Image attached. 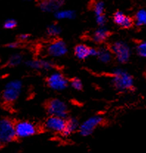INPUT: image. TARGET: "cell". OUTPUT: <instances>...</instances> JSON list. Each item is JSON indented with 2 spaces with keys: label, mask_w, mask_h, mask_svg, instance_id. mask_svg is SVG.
<instances>
[{
  "label": "cell",
  "mask_w": 146,
  "mask_h": 153,
  "mask_svg": "<svg viewBox=\"0 0 146 153\" xmlns=\"http://www.w3.org/2000/svg\"><path fill=\"white\" fill-rule=\"evenodd\" d=\"M112 84L119 91H133L135 89L131 75L122 69H116L112 73Z\"/></svg>",
  "instance_id": "1"
},
{
  "label": "cell",
  "mask_w": 146,
  "mask_h": 153,
  "mask_svg": "<svg viewBox=\"0 0 146 153\" xmlns=\"http://www.w3.org/2000/svg\"><path fill=\"white\" fill-rule=\"evenodd\" d=\"M22 87V82L18 79L7 82L2 92V98L4 102L11 104L16 101L21 94Z\"/></svg>",
  "instance_id": "2"
},
{
  "label": "cell",
  "mask_w": 146,
  "mask_h": 153,
  "mask_svg": "<svg viewBox=\"0 0 146 153\" xmlns=\"http://www.w3.org/2000/svg\"><path fill=\"white\" fill-rule=\"evenodd\" d=\"M111 52L119 63L126 64L129 62L131 51L129 46L122 41L114 42L111 45Z\"/></svg>",
  "instance_id": "3"
},
{
  "label": "cell",
  "mask_w": 146,
  "mask_h": 153,
  "mask_svg": "<svg viewBox=\"0 0 146 153\" xmlns=\"http://www.w3.org/2000/svg\"><path fill=\"white\" fill-rule=\"evenodd\" d=\"M15 138L14 123L8 118L0 119V143L1 144L8 143Z\"/></svg>",
  "instance_id": "4"
},
{
  "label": "cell",
  "mask_w": 146,
  "mask_h": 153,
  "mask_svg": "<svg viewBox=\"0 0 146 153\" xmlns=\"http://www.w3.org/2000/svg\"><path fill=\"white\" fill-rule=\"evenodd\" d=\"M46 112L49 115L66 118L68 116V107L66 103L59 98L49 100L46 105Z\"/></svg>",
  "instance_id": "5"
},
{
  "label": "cell",
  "mask_w": 146,
  "mask_h": 153,
  "mask_svg": "<svg viewBox=\"0 0 146 153\" xmlns=\"http://www.w3.org/2000/svg\"><path fill=\"white\" fill-rule=\"evenodd\" d=\"M15 131L16 138H26L35 135L38 132V128L30 121H21L15 124Z\"/></svg>",
  "instance_id": "6"
},
{
  "label": "cell",
  "mask_w": 146,
  "mask_h": 153,
  "mask_svg": "<svg viewBox=\"0 0 146 153\" xmlns=\"http://www.w3.org/2000/svg\"><path fill=\"white\" fill-rule=\"evenodd\" d=\"M102 121H103V118L100 115L90 117L86 121H83L81 124H80L78 129L79 133L83 137L89 136L94 132L96 128L102 124Z\"/></svg>",
  "instance_id": "7"
},
{
  "label": "cell",
  "mask_w": 146,
  "mask_h": 153,
  "mask_svg": "<svg viewBox=\"0 0 146 153\" xmlns=\"http://www.w3.org/2000/svg\"><path fill=\"white\" fill-rule=\"evenodd\" d=\"M46 84L52 90L62 91L68 87L69 82L62 73L55 72L46 78Z\"/></svg>",
  "instance_id": "8"
},
{
  "label": "cell",
  "mask_w": 146,
  "mask_h": 153,
  "mask_svg": "<svg viewBox=\"0 0 146 153\" xmlns=\"http://www.w3.org/2000/svg\"><path fill=\"white\" fill-rule=\"evenodd\" d=\"M48 55L53 58L63 57L67 53L68 48L63 40L57 39L51 42L46 48Z\"/></svg>",
  "instance_id": "9"
},
{
  "label": "cell",
  "mask_w": 146,
  "mask_h": 153,
  "mask_svg": "<svg viewBox=\"0 0 146 153\" xmlns=\"http://www.w3.org/2000/svg\"><path fill=\"white\" fill-rule=\"evenodd\" d=\"M66 118L50 115L45 121L44 127L51 132L61 134L66 126Z\"/></svg>",
  "instance_id": "10"
},
{
  "label": "cell",
  "mask_w": 146,
  "mask_h": 153,
  "mask_svg": "<svg viewBox=\"0 0 146 153\" xmlns=\"http://www.w3.org/2000/svg\"><path fill=\"white\" fill-rule=\"evenodd\" d=\"M97 53V49L88 47L83 44L76 45L74 48V55L79 60H85L92 56L96 57Z\"/></svg>",
  "instance_id": "11"
},
{
  "label": "cell",
  "mask_w": 146,
  "mask_h": 153,
  "mask_svg": "<svg viewBox=\"0 0 146 153\" xmlns=\"http://www.w3.org/2000/svg\"><path fill=\"white\" fill-rule=\"evenodd\" d=\"M26 66L28 68L35 70H49L54 68V64L49 60L44 59H30L25 62Z\"/></svg>",
  "instance_id": "12"
},
{
  "label": "cell",
  "mask_w": 146,
  "mask_h": 153,
  "mask_svg": "<svg viewBox=\"0 0 146 153\" xmlns=\"http://www.w3.org/2000/svg\"><path fill=\"white\" fill-rule=\"evenodd\" d=\"M113 21L118 27L123 29H130L134 25L133 19L121 11H117L113 16Z\"/></svg>",
  "instance_id": "13"
},
{
  "label": "cell",
  "mask_w": 146,
  "mask_h": 153,
  "mask_svg": "<svg viewBox=\"0 0 146 153\" xmlns=\"http://www.w3.org/2000/svg\"><path fill=\"white\" fill-rule=\"evenodd\" d=\"M65 0H41L39 7L45 13H55L60 10Z\"/></svg>",
  "instance_id": "14"
},
{
  "label": "cell",
  "mask_w": 146,
  "mask_h": 153,
  "mask_svg": "<svg viewBox=\"0 0 146 153\" xmlns=\"http://www.w3.org/2000/svg\"><path fill=\"white\" fill-rule=\"evenodd\" d=\"M110 36V32L105 26H99L92 35V40L97 44H102L106 41Z\"/></svg>",
  "instance_id": "15"
},
{
  "label": "cell",
  "mask_w": 146,
  "mask_h": 153,
  "mask_svg": "<svg viewBox=\"0 0 146 153\" xmlns=\"http://www.w3.org/2000/svg\"><path fill=\"white\" fill-rule=\"evenodd\" d=\"M79 126H80V124L77 118H69L66 121V126L61 135L64 137L70 136L74 132L78 130Z\"/></svg>",
  "instance_id": "16"
},
{
  "label": "cell",
  "mask_w": 146,
  "mask_h": 153,
  "mask_svg": "<svg viewBox=\"0 0 146 153\" xmlns=\"http://www.w3.org/2000/svg\"><path fill=\"white\" fill-rule=\"evenodd\" d=\"M96 57L99 62L103 64L109 63L112 58V53L107 48H99L97 49V53Z\"/></svg>",
  "instance_id": "17"
},
{
  "label": "cell",
  "mask_w": 146,
  "mask_h": 153,
  "mask_svg": "<svg viewBox=\"0 0 146 153\" xmlns=\"http://www.w3.org/2000/svg\"><path fill=\"white\" fill-rule=\"evenodd\" d=\"M54 16L58 20L73 19L75 18L76 13L72 10H58L54 13Z\"/></svg>",
  "instance_id": "18"
},
{
  "label": "cell",
  "mask_w": 146,
  "mask_h": 153,
  "mask_svg": "<svg viewBox=\"0 0 146 153\" xmlns=\"http://www.w3.org/2000/svg\"><path fill=\"white\" fill-rule=\"evenodd\" d=\"M134 24L136 26H145L146 25V10H139L135 14Z\"/></svg>",
  "instance_id": "19"
},
{
  "label": "cell",
  "mask_w": 146,
  "mask_h": 153,
  "mask_svg": "<svg viewBox=\"0 0 146 153\" xmlns=\"http://www.w3.org/2000/svg\"><path fill=\"white\" fill-rule=\"evenodd\" d=\"M23 61V56L20 53L13 54L9 58L7 61V65L10 68H14V67L18 66L21 65V63Z\"/></svg>",
  "instance_id": "20"
},
{
  "label": "cell",
  "mask_w": 146,
  "mask_h": 153,
  "mask_svg": "<svg viewBox=\"0 0 146 153\" xmlns=\"http://www.w3.org/2000/svg\"><path fill=\"white\" fill-rule=\"evenodd\" d=\"M61 29L60 26L57 24H51L46 28V33L51 37H56L60 35Z\"/></svg>",
  "instance_id": "21"
},
{
  "label": "cell",
  "mask_w": 146,
  "mask_h": 153,
  "mask_svg": "<svg viewBox=\"0 0 146 153\" xmlns=\"http://www.w3.org/2000/svg\"><path fill=\"white\" fill-rule=\"evenodd\" d=\"M104 10H105V4L102 1H96L93 6V11L96 16L104 15Z\"/></svg>",
  "instance_id": "22"
},
{
  "label": "cell",
  "mask_w": 146,
  "mask_h": 153,
  "mask_svg": "<svg viewBox=\"0 0 146 153\" xmlns=\"http://www.w3.org/2000/svg\"><path fill=\"white\" fill-rule=\"evenodd\" d=\"M136 51L139 56L146 59V41L136 42Z\"/></svg>",
  "instance_id": "23"
},
{
  "label": "cell",
  "mask_w": 146,
  "mask_h": 153,
  "mask_svg": "<svg viewBox=\"0 0 146 153\" xmlns=\"http://www.w3.org/2000/svg\"><path fill=\"white\" fill-rule=\"evenodd\" d=\"M70 85L74 90H77V91H80L83 89V84L82 82L77 78H74L70 81Z\"/></svg>",
  "instance_id": "24"
},
{
  "label": "cell",
  "mask_w": 146,
  "mask_h": 153,
  "mask_svg": "<svg viewBox=\"0 0 146 153\" xmlns=\"http://www.w3.org/2000/svg\"><path fill=\"white\" fill-rule=\"evenodd\" d=\"M16 26V21L13 19H10L6 20L4 23V27L7 30H12L13 29V28H15Z\"/></svg>",
  "instance_id": "25"
},
{
  "label": "cell",
  "mask_w": 146,
  "mask_h": 153,
  "mask_svg": "<svg viewBox=\"0 0 146 153\" xmlns=\"http://www.w3.org/2000/svg\"><path fill=\"white\" fill-rule=\"evenodd\" d=\"M95 20H96V23H97L99 26H104L105 25V22H106L107 19H106V16H105V15L104 14V15L96 16Z\"/></svg>",
  "instance_id": "26"
},
{
  "label": "cell",
  "mask_w": 146,
  "mask_h": 153,
  "mask_svg": "<svg viewBox=\"0 0 146 153\" xmlns=\"http://www.w3.org/2000/svg\"><path fill=\"white\" fill-rule=\"evenodd\" d=\"M29 37H30V36H29V34L22 33V34H20V35L18 36V40H19V41L25 42V41H27V40L29 39Z\"/></svg>",
  "instance_id": "27"
},
{
  "label": "cell",
  "mask_w": 146,
  "mask_h": 153,
  "mask_svg": "<svg viewBox=\"0 0 146 153\" xmlns=\"http://www.w3.org/2000/svg\"><path fill=\"white\" fill-rule=\"evenodd\" d=\"M18 46H19V42H10L7 45V47L10 49H15V48H18Z\"/></svg>",
  "instance_id": "28"
},
{
  "label": "cell",
  "mask_w": 146,
  "mask_h": 153,
  "mask_svg": "<svg viewBox=\"0 0 146 153\" xmlns=\"http://www.w3.org/2000/svg\"><path fill=\"white\" fill-rule=\"evenodd\" d=\"M24 1H32V0H24Z\"/></svg>",
  "instance_id": "29"
},
{
  "label": "cell",
  "mask_w": 146,
  "mask_h": 153,
  "mask_svg": "<svg viewBox=\"0 0 146 153\" xmlns=\"http://www.w3.org/2000/svg\"><path fill=\"white\" fill-rule=\"evenodd\" d=\"M1 143H0V149H1Z\"/></svg>",
  "instance_id": "30"
}]
</instances>
